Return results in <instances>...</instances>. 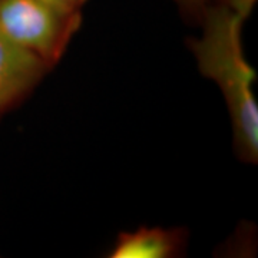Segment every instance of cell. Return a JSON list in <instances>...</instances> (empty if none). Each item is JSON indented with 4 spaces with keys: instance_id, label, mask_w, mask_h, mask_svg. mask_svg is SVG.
Masks as SVG:
<instances>
[{
    "instance_id": "1",
    "label": "cell",
    "mask_w": 258,
    "mask_h": 258,
    "mask_svg": "<svg viewBox=\"0 0 258 258\" xmlns=\"http://www.w3.org/2000/svg\"><path fill=\"white\" fill-rule=\"evenodd\" d=\"M203 35L191 42L204 76L215 81L228 105L235 148L244 161L258 158V106L252 83L254 69L245 60L241 45L242 19L225 5L207 6Z\"/></svg>"
},
{
    "instance_id": "2",
    "label": "cell",
    "mask_w": 258,
    "mask_h": 258,
    "mask_svg": "<svg viewBox=\"0 0 258 258\" xmlns=\"http://www.w3.org/2000/svg\"><path fill=\"white\" fill-rule=\"evenodd\" d=\"M82 23L81 12L47 0H0V30L47 68L57 63Z\"/></svg>"
},
{
    "instance_id": "3",
    "label": "cell",
    "mask_w": 258,
    "mask_h": 258,
    "mask_svg": "<svg viewBox=\"0 0 258 258\" xmlns=\"http://www.w3.org/2000/svg\"><path fill=\"white\" fill-rule=\"evenodd\" d=\"M46 69L40 59L12 43L0 30V112L30 92Z\"/></svg>"
},
{
    "instance_id": "4",
    "label": "cell",
    "mask_w": 258,
    "mask_h": 258,
    "mask_svg": "<svg viewBox=\"0 0 258 258\" xmlns=\"http://www.w3.org/2000/svg\"><path fill=\"white\" fill-rule=\"evenodd\" d=\"M182 244L178 231L141 228L119 237L112 258H165L174 255Z\"/></svg>"
},
{
    "instance_id": "5",
    "label": "cell",
    "mask_w": 258,
    "mask_h": 258,
    "mask_svg": "<svg viewBox=\"0 0 258 258\" xmlns=\"http://www.w3.org/2000/svg\"><path fill=\"white\" fill-rule=\"evenodd\" d=\"M221 3L235 12L242 20H245L251 15L257 0H221Z\"/></svg>"
},
{
    "instance_id": "6",
    "label": "cell",
    "mask_w": 258,
    "mask_h": 258,
    "mask_svg": "<svg viewBox=\"0 0 258 258\" xmlns=\"http://www.w3.org/2000/svg\"><path fill=\"white\" fill-rule=\"evenodd\" d=\"M174 2L182 12L195 18H201L204 10L208 6V0H174Z\"/></svg>"
},
{
    "instance_id": "7",
    "label": "cell",
    "mask_w": 258,
    "mask_h": 258,
    "mask_svg": "<svg viewBox=\"0 0 258 258\" xmlns=\"http://www.w3.org/2000/svg\"><path fill=\"white\" fill-rule=\"evenodd\" d=\"M50 3H53L56 6L62 8L66 10H74V12H81L82 6L88 0H47Z\"/></svg>"
}]
</instances>
